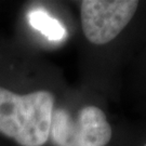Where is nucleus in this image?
I'll list each match as a JSON object with an SVG mask.
<instances>
[{"label": "nucleus", "instance_id": "obj_1", "mask_svg": "<svg viewBox=\"0 0 146 146\" xmlns=\"http://www.w3.org/2000/svg\"><path fill=\"white\" fill-rule=\"evenodd\" d=\"M54 96L40 90L17 94L0 87V132L21 146H42L49 140Z\"/></svg>", "mask_w": 146, "mask_h": 146}, {"label": "nucleus", "instance_id": "obj_2", "mask_svg": "<svg viewBox=\"0 0 146 146\" xmlns=\"http://www.w3.org/2000/svg\"><path fill=\"white\" fill-rule=\"evenodd\" d=\"M50 134L58 146H105L111 139V128L103 110L86 106L75 119L64 110L53 111Z\"/></svg>", "mask_w": 146, "mask_h": 146}, {"label": "nucleus", "instance_id": "obj_3", "mask_svg": "<svg viewBox=\"0 0 146 146\" xmlns=\"http://www.w3.org/2000/svg\"><path fill=\"white\" fill-rule=\"evenodd\" d=\"M136 0L81 1V26L86 38L94 44H105L119 35L134 16Z\"/></svg>", "mask_w": 146, "mask_h": 146}, {"label": "nucleus", "instance_id": "obj_4", "mask_svg": "<svg viewBox=\"0 0 146 146\" xmlns=\"http://www.w3.org/2000/svg\"><path fill=\"white\" fill-rule=\"evenodd\" d=\"M29 23L35 29L50 40H62L66 36V31L62 24L42 10H35L28 15Z\"/></svg>", "mask_w": 146, "mask_h": 146}, {"label": "nucleus", "instance_id": "obj_5", "mask_svg": "<svg viewBox=\"0 0 146 146\" xmlns=\"http://www.w3.org/2000/svg\"><path fill=\"white\" fill-rule=\"evenodd\" d=\"M144 146H146V144H145V145H144Z\"/></svg>", "mask_w": 146, "mask_h": 146}]
</instances>
